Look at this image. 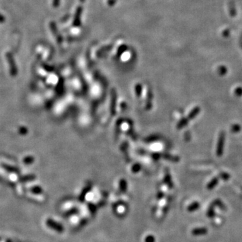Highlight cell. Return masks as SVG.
Here are the masks:
<instances>
[{"label":"cell","instance_id":"6da1fadb","mask_svg":"<svg viewBox=\"0 0 242 242\" xmlns=\"http://www.w3.org/2000/svg\"><path fill=\"white\" fill-rule=\"evenodd\" d=\"M46 223H47L48 227L57 231L59 233H62L64 231V227H63L61 224L57 223V222L53 221L51 219H48L47 221H46Z\"/></svg>","mask_w":242,"mask_h":242},{"label":"cell","instance_id":"7a4b0ae2","mask_svg":"<svg viewBox=\"0 0 242 242\" xmlns=\"http://www.w3.org/2000/svg\"><path fill=\"white\" fill-rule=\"evenodd\" d=\"M145 242H155V237L152 235H149L145 237Z\"/></svg>","mask_w":242,"mask_h":242}]
</instances>
